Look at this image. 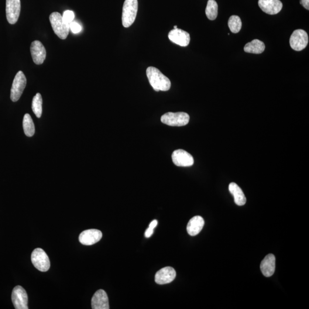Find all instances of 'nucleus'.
Wrapping results in <instances>:
<instances>
[{
	"mask_svg": "<svg viewBox=\"0 0 309 309\" xmlns=\"http://www.w3.org/2000/svg\"><path fill=\"white\" fill-rule=\"evenodd\" d=\"M30 52L34 63L37 65L42 64L46 60V48L40 41H34L31 44Z\"/></svg>",
	"mask_w": 309,
	"mask_h": 309,
	"instance_id": "obj_12",
	"label": "nucleus"
},
{
	"mask_svg": "<svg viewBox=\"0 0 309 309\" xmlns=\"http://www.w3.org/2000/svg\"><path fill=\"white\" fill-rule=\"evenodd\" d=\"M260 267L264 276H272L276 270V257L271 254L266 256L261 262Z\"/></svg>",
	"mask_w": 309,
	"mask_h": 309,
	"instance_id": "obj_17",
	"label": "nucleus"
},
{
	"mask_svg": "<svg viewBox=\"0 0 309 309\" xmlns=\"http://www.w3.org/2000/svg\"><path fill=\"white\" fill-rule=\"evenodd\" d=\"M43 99L39 93L34 96L32 101V109L37 118H41L43 112Z\"/></svg>",
	"mask_w": 309,
	"mask_h": 309,
	"instance_id": "obj_23",
	"label": "nucleus"
},
{
	"mask_svg": "<svg viewBox=\"0 0 309 309\" xmlns=\"http://www.w3.org/2000/svg\"><path fill=\"white\" fill-rule=\"evenodd\" d=\"M228 26L232 32L233 33H238L242 28L241 19L238 16H232L229 20Z\"/></svg>",
	"mask_w": 309,
	"mask_h": 309,
	"instance_id": "obj_24",
	"label": "nucleus"
},
{
	"mask_svg": "<svg viewBox=\"0 0 309 309\" xmlns=\"http://www.w3.org/2000/svg\"><path fill=\"white\" fill-rule=\"evenodd\" d=\"M150 84L155 91H167L171 88L170 79L154 67H149L146 71Z\"/></svg>",
	"mask_w": 309,
	"mask_h": 309,
	"instance_id": "obj_1",
	"label": "nucleus"
},
{
	"mask_svg": "<svg viewBox=\"0 0 309 309\" xmlns=\"http://www.w3.org/2000/svg\"><path fill=\"white\" fill-rule=\"evenodd\" d=\"M218 14V5L215 0H208L206 8V15L210 20L216 19Z\"/></svg>",
	"mask_w": 309,
	"mask_h": 309,
	"instance_id": "obj_22",
	"label": "nucleus"
},
{
	"mask_svg": "<svg viewBox=\"0 0 309 309\" xmlns=\"http://www.w3.org/2000/svg\"><path fill=\"white\" fill-rule=\"evenodd\" d=\"M12 300L16 309H27L28 297L26 292L21 286H17L13 288L12 294Z\"/></svg>",
	"mask_w": 309,
	"mask_h": 309,
	"instance_id": "obj_8",
	"label": "nucleus"
},
{
	"mask_svg": "<svg viewBox=\"0 0 309 309\" xmlns=\"http://www.w3.org/2000/svg\"><path fill=\"white\" fill-rule=\"evenodd\" d=\"M205 225L204 218L201 216H195L188 223L187 231L189 235L195 236L202 231Z\"/></svg>",
	"mask_w": 309,
	"mask_h": 309,
	"instance_id": "obj_18",
	"label": "nucleus"
},
{
	"mask_svg": "<svg viewBox=\"0 0 309 309\" xmlns=\"http://www.w3.org/2000/svg\"><path fill=\"white\" fill-rule=\"evenodd\" d=\"M300 3L305 9H309V0H301Z\"/></svg>",
	"mask_w": 309,
	"mask_h": 309,
	"instance_id": "obj_28",
	"label": "nucleus"
},
{
	"mask_svg": "<svg viewBox=\"0 0 309 309\" xmlns=\"http://www.w3.org/2000/svg\"><path fill=\"white\" fill-rule=\"evenodd\" d=\"M176 274V271L173 267H164L157 271L154 280L159 284L170 283L175 280Z\"/></svg>",
	"mask_w": 309,
	"mask_h": 309,
	"instance_id": "obj_15",
	"label": "nucleus"
},
{
	"mask_svg": "<svg viewBox=\"0 0 309 309\" xmlns=\"http://www.w3.org/2000/svg\"><path fill=\"white\" fill-rule=\"evenodd\" d=\"M102 232L99 230L89 229L82 232L79 235V241L85 246H91L98 243L102 238Z\"/></svg>",
	"mask_w": 309,
	"mask_h": 309,
	"instance_id": "obj_11",
	"label": "nucleus"
},
{
	"mask_svg": "<svg viewBox=\"0 0 309 309\" xmlns=\"http://www.w3.org/2000/svg\"><path fill=\"white\" fill-rule=\"evenodd\" d=\"M21 11L20 0H6V15L10 24H15L19 18Z\"/></svg>",
	"mask_w": 309,
	"mask_h": 309,
	"instance_id": "obj_9",
	"label": "nucleus"
},
{
	"mask_svg": "<svg viewBox=\"0 0 309 309\" xmlns=\"http://www.w3.org/2000/svg\"><path fill=\"white\" fill-rule=\"evenodd\" d=\"M258 5L263 12L270 15L280 13L283 7L280 0H259Z\"/></svg>",
	"mask_w": 309,
	"mask_h": 309,
	"instance_id": "obj_14",
	"label": "nucleus"
},
{
	"mask_svg": "<svg viewBox=\"0 0 309 309\" xmlns=\"http://www.w3.org/2000/svg\"><path fill=\"white\" fill-rule=\"evenodd\" d=\"M229 190L234 198V201L236 205L238 206H243L246 204V198L244 194L242 189L240 188L235 183H231L229 184Z\"/></svg>",
	"mask_w": 309,
	"mask_h": 309,
	"instance_id": "obj_19",
	"label": "nucleus"
},
{
	"mask_svg": "<svg viewBox=\"0 0 309 309\" xmlns=\"http://www.w3.org/2000/svg\"><path fill=\"white\" fill-rule=\"evenodd\" d=\"M26 85V78L22 71H19L14 78L10 91V99L13 102L19 101Z\"/></svg>",
	"mask_w": 309,
	"mask_h": 309,
	"instance_id": "obj_5",
	"label": "nucleus"
},
{
	"mask_svg": "<svg viewBox=\"0 0 309 309\" xmlns=\"http://www.w3.org/2000/svg\"><path fill=\"white\" fill-rule=\"evenodd\" d=\"M265 50V45L260 40L255 39L247 43L244 47V51L247 53L260 54Z\"/></svg>",
	"mask_w": 309,
	"mask_h": 309,
	"instance_id": "obj_20",
	"label": "nucleus"
},
{
	"mask_svg": "<svg viewBox=\"0 0 309 309\" xmlns=\"http://www.w3.org/2000/svg\"><path fill=\"white\" fill-rule=\"evenodd\" d=\"M157 225V221H156V220H154L153 221L151 222L149 225V228L154 229V228H156Z\"/></svg>",
	"mask_w": 309,
	"mask_h": 309,
	"instance_id": "obj_29",
	"label": "nucleus"
},
{
	"mask_svg": "<svg viewBox=\"0 0 309 309\" xmlns=\"http://www.w3.org/2000/svg\"><path fill=\"white\" fill-rule=\"evenodd\" d=\"M168 36L172 42L181 47H187L190 43V34L180 29L171 30L168 33Z\"/></svg>",
	"mask_w": 309,
	"mask_h": 309,
	"instance_id": "obj_13",
	"label": "nucleus"
},
{
	"mask_svg": "<svg viewBox=\"0 0 309 309\" xmlns=\"http://www.w3.org/2000/svg\"><path fill=\"white\" fill-rule=\"evenodd\" d=\"M31 260L33 266L42 272L50 269L51 263L49 257L42 249L37 248L33 250L31 255Z\"/></svg>",
	"mask_w": 309,
	"mask_h": 309,
	"instance_id": "obj_6",
	"label": "nucleus"
},
{
	"mask_svg": "<svg viewBox=\"0 0 309 309\" xmlns=\"http://www.w3.org/2000/svg\"><path fill=\"white\" fill-rule=\"evenodd\" d=\"M50 20L55 34L62 40L66 39L70 30V25L63 22L61 14L58 12L51 13Z\"/></svg>",
	"mask_w": 309,
	"mask_h": 309,
	"instance_id": "obj_3",
	"label": "nucleus"
},
{
	"mask_svg": "<svg viewBox=\"0 0 309 309\" xmlns=\"http://www.w3.org/2000/svg\"><path fill=\"white\" fill-rule=\"evenodd\" d=\"M190 121V116L185 112H167L161 117V122L165 125L173 127L187 125Z\"/></svg>",
	"mask_w": 309,
	"mask_h": 309,
	"instance_id": "obj_4",
	"label": "nucleus"
},
{
	"mask_svg": "<svg viewBox=\"0 0 309 309\" xmlns=\"http://www.w3.org/2000/svg\"><path fill=\"white\" fill-rule=\"evenodd\" d=\"M23 126L24 133L27 137H32L35 133V127H34L33 120L28 113H26L24 116Z\"/></svg>",
	"mask_w": 309,
	"mask_h": 309,
	"instance_id": "obj_21",
	"label": "nucleus"
},
{
	"mask_svg": "<svg viewBox=\"0 0 309 309\" xmlns=\"http://www.w3.org/2000/svg\"><path fill=\"white\" fill-rule=\"evenodd\" d=\"M154 229L150 228L147 229L146 232H145V236L146 238H150V237L152 236L154 233Z\"/></svg>",
	"mask_w": 309,
	"mask_h": 309,
	"instance_id": "obj_27",
	"label": "nucleus"
},
{
	"mask_svg": "<svg viewBox=\"0 0 309 309\" xmlns=\"http://www.w3.org/2000/svg\"><path fill=\"white\" fill-rule=\"evenodd\" d=\"M74 19L75 14L73 11H72V10H68L64 12L63 15V22L65 23H66L68 24V25H70V24L72 22H73Z\"/></svg>",
	"mask_w": 309,
	"mask_h": 309,
	"instance_id": "obj_25",
	"label": "nucleus"
},
{
	"mask_svg": "<svg viewBox=\"0 0 309 309\" xmlns=\"http://www.w3.org/2000/svg\"><path fill=\"white\" fill-rule=\"evenodd\" d=\"M309 42L308 34L306 31L297 29L294 31L290 38V45L292 49L301 51L307 47Z\"/></svg>",
	"mask_w": 309,
	"mask_h": 309,
	"instance_id": "obj_7",
	"label": "nucleus"
},
{
	"mask_svg": "<svg viewBox=\"0 0 309 309\" xmlns=\"http://www.w3.org/2000/svg\"><path fill=\"white\" fill-rule=\"evenodd\" d=\"M137 9V0H125L122 12V24L124 27H129L132 25L136 19Z\"/></svg>",
	"mask_w": 309,
	"mask_h": 309,
	"instance_id": "obj_2",
	"label": "nucleus"
},
{
	"mask_svg": "<svg viewBox=\"0 0 309 309\" xmlns=\"http://www.w3.org/2000/svg\"><path fill=\"white\" fill-rule=\"evenodd\" d=\"M178 28V27L177 26H174V29H177Z\"/></svg>",
	"mask_w": 309,
	"mask_h": 309,
	"instance_id": "obj_30",
	"label": "nucleus"
},
{
	"mask_svg": "<svg viewBox=\"0 0 309 309\" xmlns=\"http://www.w3.org/2000/svg\"><path fill=\"white\" fill-rule=\"evenodd\" d=\"M93 309H109V301L107 294L103 290L96 292L91 301Z\"/></svg>",
	"mask_w": 309,
	"mask_h": 309,
	"instance_id": "obj_16",
	"label": "nucleus"
},
{
	"mask_svg": "<svg viewBox=\"0 0 309 309\" xmlns=\"http://www.w3.org/2000/svg\"><path fill=\"white\" fill-rule=\"evenodd\" d=\"M70 29L72 33L77 34L81 32V26L80 24L77 22H72L70 24Z\"/></svg>",
	"mask_w": 309,
	"mask_h": 309,
	"instance_id": "obj_26",
	"label": "nucleus"
},
{
	"mask_svg": "<svg viewBox=\"0 0 309 309\" xmlns=\"http://www.w3.org/2000/svg\"><path fill=\"white\" fill-rule=\"evenodd\" d=\"M173 163L178 167H190L194 164V158L183 150H177L172 154Z\"/></svg>",
	"mask_w": 309,
	"mask_h": 309,
	"instance_id": "obj_10",
	"label": "nucleus"
}]
</instances>
